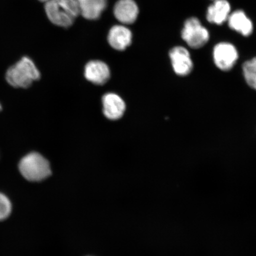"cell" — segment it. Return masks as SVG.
<instances>
[{
  "label": "cell",
  "mask_w": 256,
  "mask_h": 256,
  "mask_svg": "<svg viewBox=\"0 0 256 256\" xmlns=\"http://www.w3.org/2000/svg\"><path fill=\"white\" fill-rule=\"evenodd\" d=\"M44 9L50 20L60 27L71 26L80 14L76 0H48Z\"/></svg>",
  "instance_id": "1"
},
{
  "label": "cell",
  "mask_w": 256,
  "mask_h": 256,
  "mask_svg": "<svg viewBox=\"0 0 256 256\" xmlns=\"http://www.w3.org/2000/svg\"><path fill=\"white\" fill-rule=\"evenodd\" d=\"M40 78V72L33 60L26 56L10 67L6 74L8 82L15 88H28Z\"/></svg>",
  "instance_id": "2"
},
{
  "label": "cell",
  "mask_w": 256,
  "mask_h": 256,
  "mask_svg": "<svg viewBox=\"0 0 256 256\" xmlns=\"http://www.w3.org/2000/svg\"><path fill=\"white\" fill-rule=\"evenodd\" d=\"M22 176L28 181L40 182L51 174L49 162L38 152H31L24 156L19 163Z\"/></svg>",
  "instance_id": "3"
},
{
  "label": "cell",
  "mask_w": 256,
  "mask_h": 256,
  "mask_svg": "<svg viewBox=\"0 0 256 256\" xmlns=\"http://www.w3.org/2000/svg\"><path fill=\"white\" fill-rule=\"evenodd\" d=\"M181 36L182 40L192 49L202 48L210 39L209 30L196 17H190L185 20Z\"/></svg>",
  "instance_id": "4"
},
{
  "label": "cell",
  "mask_w": 256,
  "mask_h": 256,
  "mask_svg": "<svg viewBox=\"0 0 256 256\" xmlns=\"http://www.w3.org/2000/svg\"><path fill=\"white\" fill-rule=\"evenodd\" d=\"M213 56L216 66L224 72H228L238 59V50L229 42H220L214 48Z\"/></svg>",
  "instance_id": "5"
},
{
  "label": "cell",
  "mask_w": 256,
  "mask_h": 256,
  "mask_svg": "<svg viewBox=\"0 0 256 256\" xmlns=\"http://www.w3.org/2000/svg\"><path fill=\"white\" fill-rule=\"evenodd\" d=\"M169 56L176 74L179 76L190 74L193 70L194 64L190 54L186 48L181 46H175L170 51Z\"/></svg>",
  "instance_id": "6"
},
{
  "label": "cell",
  "mask_w": 256,
  "mask_h": 256,
  "mask_svg": "<svg viewBox=\"0 0 256 256\" xmlns=\"http://www.w3.org/2000/svg\"><path fill=\"white\" fill-rule=\"evenodd\" d=\"M232 12L228 0H213L206 10V20L211 24L222 25L228 20Z\"/></svg>",
  "instance_id": "7"
},
{
  "label": "cell",
  "mask_w": 256,
  "mask_h": 256,
  "mask_svg": "<svg viewBox=\"0 0 256 256\" xmlns=\"http://www.w3.org/2000/svg\"><path fill=\"white\" fill-rule=\"evenodd\" d=\"M226 22L232 30L238 32L243 36H250L254 32V23L242 10H236L232 12Z\"/></svg>",
  "instance_id": "8"
},
{
  "label": "cell",
  "mask_w": 256,
  "mask_h": 256,
  "mask_svg": "<svg viewBox=\"0 0 256 256\" xmlns=\"http://www.w3.org/2000/svg\"><path fill=\"white\" fill-rule=\"evenodd\" d=\"M84 76L88 81L97 85H103L110 78V68L100 60H92L85 67Z\"/></svg>",
  "instance_id": "9"
},
{
  "label": "cell",
  "mask_w": 256,
  "mask_h": 256,
  "mask_svg": "<svg viewBox=\"0 0 256 256\" xmlns=\"http://www.w3.org/2000/svg\"><path fill=\"white\" fill-rule=\"evenodd\" d=\"M138 14V8L134 0H120L114 6L115 18L122 24H130L134 23Z\"/></svg>",
  "instance_id": "10"
},
{
  "label": "cell",
  "mask_w": 256,
  "mask_h": 256,
  "mask_svg": "<svg viewBox=\"0 0 256 256\" xmlns=\"http://www.w3.org/2000/svg\"><path fill=\"white\" fill-rule=\"evenodd\" d=\"M104 113L108 120H118L123 116L126 106L123 99L114 94H108L102 98Z\"/></svg>",
  "instance_id": "11"
},
{
  "label": "cell",
  "mask_w": 256,
  "mask_h": 256,
  "mask_svg": "<svg viewBox=\"0 0 256 256\" xmlns=\"http://www.w3.org/2000/svg\"><path fill=\"white\" fill-rule=\"evenodd\" d=\"M132 32L124 26L117 25L112 28L108 34V42L114 50H124L132 42Z\"/></svg>",
  "instance_id": "12"
},
{
  "label": "cell",
  "mask_w": 256,
  "mask_h": 256,
  "mask_svg": "<svg viewBox=\"0 0 256 256\" xmlns=\"http://www.w3.org/2000/svg\"><path fill=\"white\" fill-rule=\"evenodd\" d=\"M80 14L88 20H96L107 6V0H76Z\"/></svg>",
  "instance_id": "13"
},
{
  "label": "cell",
  "mask_w": 256,
  "mask_h": 256,
  "mask_svg": "<svg viewBox=\"0 0 256 256\" xmlns=\"http://www.w3.org/2000/svg\"><path fill=\"white\" fill-rule=\"evenodd\" d=\"M243 74L250 87L256 90V57L243 64Z\"/></svg>",
  "instance_id": "14"
},
{
  "label": "cell",
  "mask_w": 256,
  "mask_h": 256,
  "mask_svg": "<svg viewBox=\"0 0 256 256\" xmlns=\"http://www.w3.org/2000/svg\"><path fill=\"white\" fill-rule=\"evenodd\" d=\"M11 210L10 201L4 194H0V220L7 218L10 214Z\"/></svg>",
  "instance_id": "15"
},
{
  "label": "cell",
  "mask_w": 256,
  "mask_h": 256,
  "mask_svg": "<svg viewBox=\"0 0 256 256\" xmlns=\"http://www.w3.org/2000/svg\"><path fill=\"white\" fill-rule=\"evenodd\" d=\"M39 1L42 2H46L48 1V0H39Z\"/></svg>",
  "instance_id": "16"
},
{
  "label": "cell",
  "mask_w": 256,
  "mask_h": 256,
  "mask_svg": "<svg viewBox=\"0 0 256 256\" xmlns=\"http://www.w3.org/2000/svg\"><path fill=\"white\" fill-rule=\"evenodd\" d=\"M2 110V106H1V104H0V110Z\"/></svg>",
  "instance_id": "17"
},
{
  "label": "cell",
  "mask_w": 256,
  "mask_h": 256,
  "mask_svg": "<svg viewBox=\"0 0 256 256\" xmlns=\"http://www.w3.org/2000/svg\"><path fill=\"white\" fill-rule=\"evenodd\" d=\"M212 1H213V0H212Z\"/></svg>",
  "instance_id": "18"
}]
</instances>
